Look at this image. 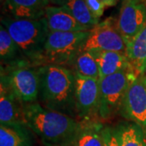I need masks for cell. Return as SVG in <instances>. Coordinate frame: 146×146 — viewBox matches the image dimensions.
I'll return each mask as SVG.
<instances>
[{
    "instance_id": "obj_17",
    "label": "cell",
    "mask_w": 146,
    "mask_h": 146,
    "mask_svg": "<svg viewBox=\"0 0 146 146\" xmlns=\"http://www.w3.org/2000/svg\"><path fill=\"white\" fill-rule=\"evenodd\" d=\"M0 58L2 68L11 67L21 63H29L25 58L7 29L2 25L0 26Z\"/></svg>"
},
{
    "instance_id": "obj_16",
    "label": "cell",
    "mask_w": 146,
    "mask_h": 146,
    "mask_svg": "<svg viewBox=\"0 0 146 146\" xmlns=\"http://www.w3.org/2000/svg\"><path fill=\"white\" fill-rule=\"evenodd\" d=\"M32 131L24 125L1 124L0 146H33Z\"/></svg>"
},
{
    "instance_id": "obj_3",
    "label": "cell",
    "mask_w": 146,
    "mask_h": 146,
    "mask_svg": "<svg viewBox=\"0 0 146 146\" xmlns=\"http://www.w3.org/2000/svg\"><path fill=\"white\" fill-rule=\"evenodd\" d=\"M1 25L8 31L27 62L36 67L44 63V47L49 29L43 19H17L2 16Z\"/></svg>"
},
{
    "instance_id": "obj_19",
    "label": "cell",
    "mask_w": 146,
    "mask_h": 146,
    "mask_svg": "<svg viewBox=\"0 0 146 146\" xmlns=\"http://www.w3.org/2000/svg\"><path fill=\"white\" fill-rule=\"evenodd\" d=\"M119 146H146L145 131L131 122H123L115 127Z\"/></svg>"
},
{
    "instance_id": "obj_13",
    "label": "cell",
    "mask_w": 146,
    "mask_h": 146,
    "mask_svg": "<svg viewBox=\"0 0 146 146\" xmlns=\"http://www.w3.org/2000/svg\"><path fill=\"white\" fill-rule=\"evenodd\" d=\"M50 4L48 0H4L7 16L17 19H43Z\"/></svg>"
},
{
    "instance_id": "obj_25",
    "label": "cell",
    "mask_w": 146,
    "mask_h": 146,
    "mask_svg": "<svg viewBox=\"0 0 146 146\" xmlns=\"http://www.w3.org/2000/svg\"><path fill=\"white\" fill-rule=\"evenodd\" d=\"M50 3L54 4V6H63L68 0H48Z\"/></svg>"
},
{
    "instance_id": "obj_1",
    "label": "cell",
    "mask_w": 146,
    "mask_h": 146,
    "mask_svg": "<svg viewBox=\"0 0 146 146\" xmlns=\"http://www.w3.org/2000/svg\"><path fill=\"white\" fill-rule=\"evenodd\" d=\"M38 102L43 107L77 119L76 109V76L67 67L45 64L38 68Z\"/></svg>"
},
{
    "instance_id": "obj_6",
    "label": "cell",
    "mask_w": 146,
    "mask_h": 146,
    "mask_svg": "<svg viewBox=\"0 0 146 146\" xmlns=\"http://www.w3.org/2000/svg\"><path fill=\"white\" fill-rule=\"evenodd\" d=\"M136 76V72L130 70L99 80L100 119L108 121L120 115L126 93Z\"/></svg>"
},
{
    "instance_id": "obj_2",
    "label": "cell",
    "mask_w": 146,
    "mask_h": 146,
    "mask_svg": "<svg viewBox=\"0 0 146 146\" xmlns=\"http://www.w3.org/2000/svg\"><path fill=\"white\" fill-rule=\"evenodd\" d=\"M27 126L45 146H69L82 122L43 107L39 102L25 105Z\"/></svg>"
},
{
    "instance_id": "obj_26",
    "label": "cell",
    "mask_w": 146,
    "mask_h": 146,
    "mask_svg": "<svg viewBox=\"0 0 146 146\" xmlns=\"http://www.w3.org/2000/svg\"><path fill=\"white\" fill-rule=\"evenodd\" d=\"M138 2H144V0H122V4L127 3H138Z\"/></svg>"
},
{
    "instance_id": "obj_10",
    "label": "cell",
    "mask_w": 146,
    "mask_h": 146,
    "mask_svg": "<svg viewBox=\"0 0 146 146\" xmlns=\"http://www.w3.org/2000/svg\"><path fill=\"white\" fill-rule=\"evenodd\" d=\"M115 25L125 42L132 39L146 25L145 3L138 2L122 4Z\"/></svg>"
},
{
    "instance_id": "obj_12",
    "label": "cell",
    "mask_w": 146,
    "mask_h": 146,
    "mask_svg": "<svg viewBox=\"0 0 146 146\" xmlns=\"http://www.w3.org/2000/svg\"><path fill=\"white\" fill-rule=\"evenodd\" d=\"M44 20L50 32L89 31L63 6H49L45 11Z\"/></svg>"
},
{
    "instance_id": "obj_11",
    "label": "cell",
    "mask_w": 146,
    "mask_h": 146,
    "mask_svg": "<svg viewBox=\"0 0 146 146\" xmlns=\"http://www.w3.org/2000/svg\"><path fill=\"white\" fill-rule=\"evenodd\" d=\"M0 123L27 126L25 105L3 84L0 86Z\"/></svg>"
},
{
    "instance_id": "obj_7",
    "label": "cell",
    "mask_w": 146,
    "mask_h": 146,
    "mask_svg": "<svg viewBox=\"0 0 146 146\" xmlns=\"http://www.w3.org/2000/svg\"><path fill=\"white\" fill-rule=\"evenodd\" d=\"M76 76V109L79 121H89L99 118V80Z\"/></svg>"
},
{
    "instance_id": "obj_22",
    "label": "cell",
    "mask_w": 146,
    "mask_h": 146,
    "mask_svg": "<svg viewBox=\"0 0 146 146\" xmlns=\"http://www.w3.org/2000/svg\"><path fill=\"white\" fill-rule=\"evenodd\" d=\"M103 146H119L115 127H104L102 131Z\"/></svg>"
},
{
    "instance_id": "obj_5",
    "label": "cell",
    "mask_w": 146,
    "mask_h": 146,
    "mask_svg": "<svg viewBox=\"0 0 146 146\" xmlns=\"http://www.w3.org/2000/svg\"><path fill=\"white\" fill-rule=\"evenodd\" d=\"M38 68L25 63L15 66L1 67V84L7 87L23 105L38 102Z\"/></svg>"
},
{
    "instance_id": "obj_21",
    "label": "cell",
    "mask_w": 146,
    "mask_h": 146,
    "mask_svg": "<svg viewBox=\"0 0 146 146\" xmlns=\"http://www.w3.org/2000/svg\"><path fill=\"white\" fill-rule=\"evenodd\" d=\"M63 7L79 23L88 30L93 29L99 24V19L92 14L85 0H68Z\"/></svg>"
},
{
    "instance_id": "obj_20",
    "label": "cell",
    "mask_w": 146,
    "mask_h": 146,
    "mask_svg": "<svg viewBox=\"0 0 146 146\" xmlns=\"http://www.w3.org/2000/svg\"><path fill=\"white\" fill-rule=\"evenodd\" d=\"M69 68L75 74L84 77L100 80L97 58L91 51H81L74 59Z\"/></svg>"
},
{
    "instance_id": "obj_15",
    "label": "cell",
    "mask_w": 146,
    "mask_h": 146,
    "mask_svg": "<svg viewBox=\"0 0 146 146\" xmlns=\"http://www.w3.org/2000/svg\"><path fill=\"white\" fill-rule=\"evenodd\" d=\"M126 55L136 75H146V25L136 36L126 42Z\"/></svg>"
},
{
    "instance_id": "obj_18",
    "label": "cell",
    "mask_w": 146,
    "mask_h": 146,
    "mask_svg": "<svg viewBox=\"0 0 146 146\" xmlns=\"http://www.w3.org/2000/svg\"><path fill=\"white\" fill-rule=\"evenodd\" d=\"M81 122L80 129L69 146H103L102 123L99 119Z\"/></svg>"
},
{
    "instance_id": "obj_23",
    "label": "cell",
    "mask_w": 146,
    "mask_h": 146,
    "mask_svg": "<svg viewBox=\"0 0 146 146\" xmlns=\"http://www.w3.org/2000/svg\"><path fill=\"white\" fill-rule=\"evenodd\" d=\"M89 9L96 18H101L104 13L106 6L102 0H85Z\"/></svg>"
},
{
    "instance_id": "obj_4",
    "label": "cell",
    "mask_w": 146,
    "mask_h": 146,
    "mask_svg": "<svg viewBox=\"0 0 146 146\" xmlns=\"http://www.w3.org/2000/svg\"><path fill=\"white\" fill-rule=\"evenodd\" d=\"M90 30L83 32H49L44 47V63L70 68L82 51Z\"/></svg>"
},
{
    "instance_id": "obj_24",
    "label": "cell",
    "mask_w": 146,
    "mask_h": 146,
    "mask_svg": "<svg viewBox=\"0 0 146 146\" xmlns=\"http://www.w3.org/2000/svg\"><path fill=\"white\" fill-rule=\"evenodd\" d=\"M102 1L106 6V7H115L117 5L119 0H102Z\"/></svg>"
},
{
    "instance_id": "obj_28",
    "label": "cell",
    "mask_w": 146,
    "mask_h": 146,
    "mask_svg": "<svg viewBox=\"0 0 146 146\" xmlns=\"http://www.w3.org/2000/svg\"><path fill=\"white\" fill-rule=\"evenodd\" d=\"M144 2H145V4H146V0H144Z\"/></svg>"
},
{
    "instance_id": "obj_9",
    "label": "cell",
    "mask_w": 146,
    "mask_h": 146,
    "mask_svg": "<svg viewBox=\"0 0 146 146\" xmlns=\"http://www.w3.org/2000/svg\"><path fill=\"white\" fill-rule=\"evenodd\" d=\"M120 115L146 131L145 75H136L126 93Z\"/></svg>"
},
{
    "instance_id": "obj_14",
    "label": "cell",
    "mask_w": 146,
    "mask_h": 146,
    "mask_svg": "<svg viewBox=\"0 0 146 146\" xmlns=\"http://www.w3.org/2000/svg\"><path fill=\"white\" fill-rule=\"evenodd\" d=\"M99 68L100 80L123 71H134L124 53L116 51H91Z\"/></svg>"
},
{
    "instance_id": "obj_8",
    "label": "cell",
    "mask_w": 146,
    "mask_h": 146,
    "mask_svg": "<svg viewBox=\"0 0 146 146\" xmlns=\"http://www.w3.org/2000/svg\"><path fill=\"white\" fill-rule=\"evenodd\" d=\"M126 42L112 18H108L90 30L82 51H116L126 54Z\"/></svg>"
},
{
    "instance_id": "obj_27",
    "label": "cell",
    "mask_w": 146,
    "mask_h": 146,
    "mask_svg": "<svg viewBox=\"0 0 146 146\" xmlns=\"http://www.w3.org/2000/svg\"><path fill=\"white\" fill-rule=\"evenodd\" d=\"M145 82H146V75H145ZM145 138H146V131H145Z\"/></svg>"
}]
</instances>
